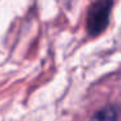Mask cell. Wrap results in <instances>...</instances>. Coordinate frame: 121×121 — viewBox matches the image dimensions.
<instances>
[{
    "instance_id": "2",
    "label": "cell",
    "mask_w": 121,
    "mask_h": 121,
    "mask_svg": "<svg viewBox=\"0 0 121 121\" xmlns=\"http://www.w3.org/2000/svg\"><path fill=\"white\" fill-rule=\"evenodd\" d=\"M118 111L115 105H105L92 115L90 121H117Z\"/></svg>"
},
{
    "instance_id": "1",
    "label": "cell",
    "mask_w": 121,
    "mask_h": 121,
    "mask_svg": "<svg viewBox=\"0 0 121 121\" xmlns=\"http://www.w3.org/2000/svg\"><path fill=\"white\" fill-rule=\"evenodd\" d=\"M113 0H96L90 5L87 12L86 27L91 37L102 34L109 24V14Z\"/></svg>"
}]
</instances>
